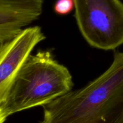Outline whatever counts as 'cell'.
<instances>
[{
	"mask_svg": "<svg viewBox=\"0 0 123 123\" xmlns=\"http://www.w3.org/2000/svg\"><path fill=\"white\" fill-rule=\"evenodd\" d=\"M40 123H123V52L108 69L82 88L43 106Z\"/></svg>",
	"mask_w": 123,
	"mask_h": 123,
	"instance_id": "cell-1",
	"label": "cell"
},
{
	"mask_svg": "<svg viewBox=\"0 0 123 123\" xmlns=\"http://www.w3.org/2000/svg\"><path fill=\"white\" fill-rule=\"evenodd\" d=\"M73 78L52 53L40 50L28 55L18 71L0 110L5 117L42 106L72 90Z\"/></svg>",
	"mask_w": 123,
	"mask_h": 123,
	"instance_id": "cell-2",
	"label": "cell"
},
{
	"mask_svg": "<svg viewBox=\"0 0 123 123\" xmlns=\"http://www.w3.org/2000/svg\"><path fill=\"white\" fill-rule=\"evenodd\" d=\"M74 18L91 47L115 50L123 43V3L120 0H74Z\"/></svg>",
	"mask_w": 123,
	"mask_h": 123,
	"instance_id": "cell-3",
	"label": "cell"
},
{
	"mask_svg": "<svg viewBox=\"0 0 123 123\" xmlns=\"http://www.w3.org/2000/svg\"><path fill=\"white\" fill-rule=\"evenodd\" d=\"M45 39L40 27L36 25L25 28L10 41L0 44V109L22 65Z\"/></svg>",
	"mask_w": 123,
	"mask_h": 123,
	"instance_id": "cell-4",
	"label": "cell"
},
{
	"mask_svg": "<svg viewBox=\"0 0 123 123\" xmlns=\"http://www.w3.org/2000/svg\"><path fill=\"white\" fill-rule=\"evenodd\" d=\"M44 0H0V44L18 35L43 13Z\"/></svg>",
	"mask_w": 123,
	"mask_h": 123,
	"instance_id": "cell-5",
	"label": "cell"
},
{
	"mask_svg": "<svg viewBox=\"0 0 123 123\" xmlns=\"http://www.w3.org/2000/svg\"><path fill=\"white\" fill-rule=\"evenodd\" d=\"M74 8V0H56L54 10L58 15L65 16L70 13Z\"/></svg>",
	"mask_w": 123,
	"mask_h": 123,
	"instance_id": "cell-6",
	"label": "cell"
},
{
	"mask_svg": "<svg viewBox=\"0 0 123 123\" xmlns=\"http://www.w3.org/2000/svg\"><path fill=\"white\" fill-rule=\"evenodd\" d=\"M7 118L5 117V116L4 115L3 113H2L1 110H0V123H4L5 121L6 120Z\"/></svg>",
	"mask_w": 123,
	"mask_h": 123,
	"instance_id": "cell-7",
	"label": "cell"
}]
</instances>
